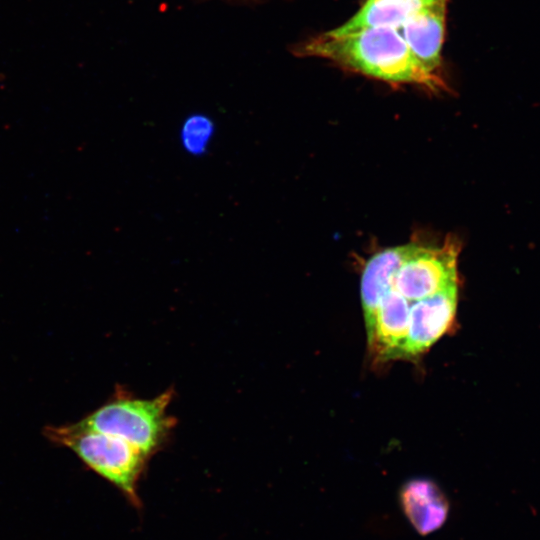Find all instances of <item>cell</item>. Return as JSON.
Masks as SVG:
<instances>
[{
	"label": "cell",
	"instance_id": "cell-1",
	"mask_svg": "<svg viewBox=\"0 0 540 540\" xmlns=\"http://www.w3.org/2000/svg\"><path fill=\"white\" fill-rule=\"evenodd\" d=\"M292 50L296 56L326 59L384 82L413 84L432 92L447 89L441 73L429 71L415 58L398 28H366L340 36L325 32Z\"/></svg>",
	"mask_w": 540,
	"mask_h": 540
},
{
	"label": "cell",
	"instance_id": "cell-2",
	"mask_svg": "<svg viewBox=\"0 0 540 540\" xmlns=\"http://www.w3.org/2000/svg\"><path fill=\"white\" fill-rule=\"evenodd\" d=\"M172 388L153 398H138L117 389L114 395L79 423L91 430L118 437L149 458L167 443L176 419L168 414Z\"/></svg>",
	"mask_w": 540,
	"mask_h": 540
},
{
	"label": "cell",
	"instance_id": "cell-3",
	"mask_svg": "<svg viewBox=\"0 0 540 540\" xmlns=\"http://www.w3.org/2000/svg\"><path fill=\"white\" fill-rule=\"evenodd\" d=\"M52 442L71 449L89 468L117 487L134 506H140L138 483L149 457L118 437L97 432L79 422L49 426Z\"/></svg>",
	"mask_w": 540,
	"mask_h": 540
},
{
	"label": "cell",
	"instance_id": "cell-4",
	"mask_svg": "<svg viewBox=\"0 0 540 540\" xmlns=\"http://www.w3.org/2000/svg\"><path fill=\"white\" fill-rule=\"evenodd\" d=\"M459 252L458 241L451 238L440 245L404 244L389 288L413 303L458 284Z\"/></svg>",
	"mask_w": 540,
	"mask_h": 540
},
{
	"label": "cell",
	"instance_id": "cell-5",
	"mask_svg": "<svg viewBox=\"0 0 540 540\" xmlns=\"http://www.w3.org/2000/svg\"><path fill=\"white\" fill-rule=\"evenodd\" d=\"M458 284L411 303L401 359L416 357L446 333L454 320Z\"/></svg>",
	"mask_w": 540,
	"mask_h": 540
},
{
	"label": "cell",
	"instance_id": "cell-6",
	"mask_svg": "<svg viewBox=\"0 0 540 540\" xmlns=\"http://www.w3.org/2000/svg\"><path fill=\"white\" fill-rule=\"evenodd\" d=\"M448 2L438 0L396 27L415 58L434 73L441 72Z\"/></svg>",
	"mask_w": 540,
	"mask_h": 540
},
{
	"label": "cell",
	"instance_id": "cell-7",
	"mask_svg": "<svg viewBox=\"0 0 540 540\" xmlns=\"http://www.w3.org/2000/svg\"><path fill=\"white\" fill-rule=\"evenodd\" d=\"M411 302L388 289L378 305L369 348L376 360L401 359L406 341Z\"/></svg>",
	"mask_w": 540,
	"mask_h": 540
},
{
	"label": "cell",
	"instance_id": "cell-8",
	"mask_svg": "<svg viewBox=\"0 0 540 540\" xmlns=\"http://www.w3.org/2000/svg\"><path fill=\"white\" fill-rule=\"evenodd\" d=\"M399 499L403 513L420 535L426 536L440 529L448 518V499L430 479L407 481L401 487Z\"/></svg>",
	"mask_w": 540,
	"mask_h": 540
},
{
	"label": "cell",
	"instance_id": "cell-9",
	"mask_svg": "<svg viewBox=\"0 0 540 540\" xmlns=\"http://www.w3.org/2000/svg\"><path fill=\"white\" fill-rule=\"evenodd\" d=\"M438 0H365L360 9L345 23L328 31L334 36L366 28L400 27L410 18Z\"/></svg>",
	"mask_w": 540,
	"mask_h": 540
},
{
	"label": "cell",
	"instance_id": "cell-10",
	"mask_svg": "<svg viewBox=\"0 0 540 540\" xmlns=\"http://www.w3.org/2000/svg\"><path fill=\"white\" fill-rule=\"evenodd\" d=\"M402 253L403 245L384 249L373 255L363 269L360 290L368 340L373 333L378 305L391 284Z\"/></svg>",
	"mask_w": 540,
	"mask_h": 540
},
{
	"label": "cell",
	"instance_id": "cell-11",
	"mask_svg": "<svg viewBox=\"0 0 540 540\" xmlns=\"http://www.w3.org/2000/svg\"><path fill=\"white\" fill-rule=\"evenodd\" d=\"M215 125L207 115L191 114L187 117L180 130L181 144L184 150L192 155L205 153L211 143Z\"/></svg>",
	"mask_w": 540,
	"mask_h": 540
},
{
	"label": "cell",
	"instance_id": "cell-12",
	"mask_svg": "<svg viewBox=\"0 0 540 540\" xmlns=\"http://www.w3.org/2000/svg\"><path fill=\"white\" fill-rule=\"evenodd\" d=\"M198 1H206V0H198ZM223 1L248 4V3H258V2H261L263 0H223Z\"/></svg>",
	"mask_w": 540,
	"mask_h": 540
}]
</instances>
